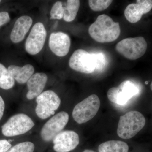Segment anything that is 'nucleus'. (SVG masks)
Returning <instances> with one entry per match:
<instances>
[{"instance_id":"1","label":"nucleus","mask_w":152,"mask_h":152,"mask_svg":"<svg viewBox=\"0 0 152 152\" xmlns=\"http://www.w3.org/2000/svg\"><path fill=\"white\" fill-rule=\"evenodd\" d=\"M89 35L93 39L99 43H108L115 41L121 34L119 23L115 22L107 15L99 16L90 26Z\"/></svg>"},{"instance_id":"2","label":"nucleus","mask_w":152,"mask_h":152,"mask_svg":"<svg viewBox=\"0 0 152 152\" xmlns=\"http://www.w3.org/2000/svg\"><path fill=\"white\" fill-rule=\"evenodd\" d=\"M146 123L143 115L137 111H132L120 117L117 132L121 138H132L140 132Z\"/></svg>"},{"instance_id":"3","label":"nucleus","mask_w":152,"mask_h":152,"mask_svg":"<svg viewBox=\"0 0 152 152\" xmlns=\"http://www.w3.org/2000/svg\"><path fill=\"white\" fill-rule=\"evenodd\" d=\"M148 45L142 37L128 38L119 42L116 46L117 51L126 58L135 60L145 53Z\"/></svg>"},{"instance_id":"4","label":"nucleus","mask_w":152,"mask_h":152,"mask_svg":"<svg viewBox=\"0 0 152 152\" xmlns=\"http://www.w3.org/2000/svg\"><path fill=\"white\" fill-rule=\"evenodd\" d=\"M100 107L99 97L95 94L91 95L75 106L72 114L73 118L78 124H84L94 117Z\"/></svg>"},{"instance_id":"5","label":"nucleus","mask_w":152,"mask_h":152,"mask_svg":"<svg viewBox=\"0 0 152 152\" xmlns=\"http://www.w3.org/2000/svg\"><path fill=\"white\" fill-rule=\"evenodd\" d=\"M34 126V121L26 114H17L3 125L2 133L5 137H16L26 134Z\"/></svg>"},{"instance_id":"6","label":"nucleus","mask_w":152,"mask_h":152,"mask_svg":"<svg viewBox=\"0 0 152 152\" xmlns=\"http://www.w3.org/2000/svg\"><path fill=\"white\" fill-rule=\"evenodd\" d=\"M36 115L40 119H46L55 114L59 107L61 99L52 90L43 92L36 98Z\"/></svg>"},{"instance_id":"7","label":"nucleus","mask_w":152,"mask_h":152,"mask_svg":"<svg viewBox=\"0 0 152 152\" xmlns=\"http://www.w3.org/2000/svg\"><path fill=\"white\" fill-rule=\"evenodd\" d=\"M69 64L72 69L82 73H92L96 69L94 53L90 54L83 49L74 52Z\"/></svg>"},{"instance_id":"8","label":"nucleus","mask_w":152,"mask_h":152,"mask_svg":"<svg viewBox=\"0 0 152 152\" xmlns=\"http://www.w3.org/2000/svg\"><path fill=\"white\" fill-rule=\"evenodd\" d=\"M66 112L61 111L54 115L45 123L40 132L41 138L46 142L53 140L57 134L61 132L69 121Z\"/></svg>"},{"instance_id":"9","label":"nucleus","mask_w":152,"mask_h":152,"mask_svg":"<svg viewBox=\"0 0 152 152\" xmlns=\"http://www.w3.org/2000/svg\"><path fill=\"white\" fill-rule=\"evenodd\" d=\"M139 92L138 88L130 80L123 82L118 87L111 88L107 93L109 100L118 105L126 104Z\"/></svg>"},{"instance_id":"10","label":"nucleus","mask_w":152,"mask_h":152,"mask_svg":"<svg viewBox=\"0 0 152 152\" xmlns=\"http://www.w3.org/2000/svg\"><path fill=\"white\" fill-rule=\"evenodd\" d=\"M46 37V30L43 23L39 22L34 25L25 44L28 53L31 55L39 53L43 48Z\"/></svg>"},{"instance_id":"11","label":"nucleus","mask_w":152,"mask_h":152,"mask_svg":"<svg viewBox=\"0 0 152 152\" xmlns=\"http://www.w3.org/2000/svg\"><path fill=\"white\" fill-rule=\"evenodd\" d=\"M53 148L56 152H69L75 149L80 143L78 134L72 130L62 131L53 139Z\"/></svg>"},{"instance_id":"12","label":"nucleus","mask_w":152,"mask_h":152,"mask_svg":"<svg viewBox=\"0 0 152 152\" xmlns=\"http://www.w3.org/2000/svg\"><path fill=\"white\" fill-rule=\"evenodd\" d=\"M152 8L151 0H137L136 4L127 6L124 11L125 18L130 23H135L141 20L144 14L149 12Z\"/></svg>"},{"instance_id":"13","label":"nucleus","mask_w":152,"mask_h":152,"mask_svg":"<svg viewBox=\"0 0 152 152\" xmlns=\"http://www.w3.org/2000/svg\"><path fill=\"white\" fill-rule=\"evenodd\" d=\"M49 45L51 50L56 56L64 57L69 51L70 38L67 34L61 32L53 33L50 36Z\"/></svg>"},{"instance_id":"14","label":"nucleus","mask_w":152,"mask_h":152,"mask_svg":"<svg viewBox=\"0 0 152 152\" xmlns=\"http://www.w3.org/2000/svg\"><path fill=\"white\" fill-rule=\"evenodd\" d=\"M47 81L48 76L45 74H34L27 83L28 91L26 97L28 99L32 100L42 94L46 85Z\"/></svg>"},{"instance_id":"15","label":"nucleus","mask_w":152,"mask_h":152,"mask_svg":"<svg viewBox=\"0 0 152 152\" xmlns=\"http://www.w3.org/2000/svg\"><path fill=\"white\" fill-rule=\"evenodd\" d=\"M32 23V19L28 16H23L17 19L11 32V41L15 43L23 41Z\"/></svg>"},{"instance_id":"16","label":"nucleus","mask_w":152,"mask_h":152,"mask_svg":"<svg viewBox=\"0 0 152 152\" xmlns=\"http://www.w3.org/2000/svg\"><path fill=\"white\" fill-rule=\"evenodd\" d=\"M8 69L15 80L20 84L26 83L35 71L34 67L30 64L26 65L23 67L11 65Z\"/></svg>"},{"instance_id":"17","label":"nucleus","mask_w":152,"mask_h":152,"mask_svg":"<svg viewBox=\"0 0 152 152\" xmlns=\"http://www.w3.org/2000/svg\"><path fill=\"white\" fill-rule=\"evenodd\" d=\"M99 152H128L129 147L125 142L120 140H109L99 145Z\"/></svg>"},{"instance_id":"18","label":"nucleus","mask_w":152,"mask_h":152,"mask_svg":"<svg viewBox=\"0 0 152 152\" xmlns=\"http://www.w3.org/2000/svg\"><path fill=\"white\" fill-rule=\"evenodd\" d=\"M80 7L79 0H68L66 4L64 6V20L67 22L73 21L77 16Z\"/></svg>"},{"instance_id":"19","label":"nucleus","mask_w":152,"mask_h":152,"mask_svg":"<svg viewBox=\"0 0 152 152\" xmlns=\"http://www.w3.org/2000/svg\"><path fill=\"white\" fill-rule=\"evenodd\" d=\"M15 85V80L8 69L0 64V88L4 90H9Z\"/></svg>"},{"instance_id":"20","label":"nucleus","mask_w":152,"mask_h":152,"mask_svg":"<svg viewBox=\"0 0 152 152\" xmlns=\"http://www.w3.org/2000/svg\"><path fill=\"white\" fill-rule=\"evenodd\" d=\"M35 148L34 144L32 142H23L11 147L6 152H34Z\"/></svg>"},{"instance_id":"21","label":"nucleus","mask_w":152,"mask_h":152,"mask_svg":"<svg viewBox=\"0 0 152 152\" xmlns=\"http://www.w3.org/2000/svg\"><path fill=\"white\" fill-rule=\"evenodd\" d=\"M113 1L111 0H90L88 3L92 10L95 12H99L106 10Z\"/></svg>"},{"instance_id":"22","label":"nucleus","mask_w":152,"mask_h":152,"mask_svg":"<svg viewBox=\"0 0 152 152\" xmlns=\"http://www.w3.org/2000/svg\"><path fill=\"white\" fill-rule=\"evenodd\" d=\"M64 6L62 2L57 1L52 7L50 11V19L61 20L63 18Z\"/></svg>"},{"instance_id":"23","label":"nucleus","mask_w":152,"mask_h":152,"mask_svg":"<svg viewBox=\"0 0 152 152\" xmlns=\"http://www.w3.org/2000/svg\"><path fill=\"white\" fill-rule=\"evenodd\" d=\"M96 63V69H101L105 66L106 64V60L103 54L101 53H94Z\"/></svg>"},{"instance_id":"24","label":"nucleus","mask_w":152,"mask_h":152,"mask_svg":"<svg viewBox=\"0 0 152 152\" xmlns=\"http://www.w3.org/2000/svg\"><path fill=\"white\" fill-rule=\"evenodd\" d=\"M10 20L9 14L7 12H0V27L7 23Z\"/></svg>"},{"instance_id":"25","label":"nucleus","mask_w":152,"mask_h":152,"mask_svg":"<svg viewBox=\"0 0 152 152\" xmlns=\"http://www.w3.org/2000/svg\"><path fill=\"white\" fill-rule=\"evenodd\" d=\"M11 147L12 145L7 140H0V152H6Z\"/></svg>"},{"instance_id":"26","label":"nucleus","mask_w":152,"mask_h":152,"mask_svg":"<svg viewBox=\"0 0 152 152\" xmlns=\"http://www.w3.org/2000/svg\"><path fill=\"white\" fill-rule=\"evenodd\" d=\"M5 107V105L4 101L2 97L0 96V121L1 119L4 115Z\"/></svg>"},{"instance_id":"27","label":"nucleus","mask_w":152,"mask_h":152,"mask_svg":"<svg viewBox=\"0 0 152 152\" xmlns=\"http://www.w3.org/2000/svg\"><path fill=\"white\" fill-rule=\"evenodd\" d=\"M83 152H96L95 151H92V150H86L84 151H83Z\"/></svg>"},{"instance_id":"28","label":"nucleus","mask_w":152,"mask_h":152,"mask_svg":"<svg viewBox=\"0 0 152 152\" xmlns=\"http://www.w3.org/2000/svg\"><path fill=\"white\" fill-rule=\"evenodd\" d=\"M152 83H151V90H152Z\"/></svg>"},{"instance_id":"29","label":"nucleus","mask_w":152,"mask_h":152,"mask_svg":"<svg viewBox=\"0 0 152 152\" xmlns=\"http://www.w3.org/2000/svg\"><path fill=\"white\" fill-rule=\"evenodd\" d=\"M1 0H0V3L1 2Z\"/></svg>"}]
</instances>
